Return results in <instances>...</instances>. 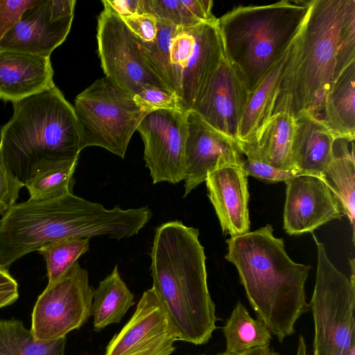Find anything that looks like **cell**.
<instances>
[{"label":"cell","instance_id":"cell-35","mask_svg":"<svg viewBox=\"0 0 355 355\" xmlns=\"http://www.w3.org/2000/svg\"><path fill=\"white\" fill-rule=\"evenodd\" d=\"M24 184L10 171L0 153V216L3 217L17 203Z\"/></svg>","mask_w":355,"mask_h":355},{"label":"cell","instance_id":"cell-40","mask_svg":"<svg viewBox=\"0 0 355 355\" xmlns=\"http://www.w3.org/2000/svg\"><path fill=\"white\" fill-rule=\"evenodd\" d=\"M119 16L144 14L141 0H103Z\"/></svg>","mask_w":355,"mask_h":355},{"label":"cell","instance_id":"cell-2","mask_svg":"<svg viewBox=\"0 0 355 355\" xmlns=\"http://www.w3.org/2000/svg\"><path fill=\"white\" fill-rule=\"evenodd\" d=\"M198 229L180 220L155 230L150 257L153 288L160 298L177 340L207 343L217 328L209 292L206 257Z\"/></svg>","mask_w":355,"mask_h":355},{"label":"cell","instance_id":"cell-1","mask_svg":"<svg viewBox=\"0 0 355 355\" xmlns=\"http://www.w3.org/2000/svg\"><path fill=\"white\" fill-rule=\"evenodd\" d=\"M152 216L146 207L108 209L73 193L42 201L29 198L16 203L0 219V266L8 270L24 255L64 239L130 238Z\"/></svg>","mask_w":355,"mask_h":355},{"label":"cell","instance_id":"cell-8","mask_svg":"<svg viewBox=\"0 0 355 355\" xmlns=\"http://www.w3.org/2000/svg\"><path fill=\"white\" fill-rule=\"evenodd\" d=\"M79 148L98 146L123 158L130 139L148 112L105 76L75 98Z\"/></svg>","mask_w":355,"mask_h":355},{"label":"cell","instance_id":"cell-14","mask_svg":"<svg viewBox=\"0 0 355 355\" xmlns=\"http://www.w3.org/2000/svg\"><path fill=\"white\" fill-rule=\"evenodd\" d=\"M285 183L284 229L289 235L313 234L320 226L341 219L344 214L339 201L320 178L302 174Z\"/></svg>","mask_w":355,"mask_h":355},{"label":"cell","instance_id":"cell-24","mask_svg":"<svg viewBox=\"0 0 355 355\" xmlns=\"http://www.w3.org/2000/svg\"><path fill=\"white\" fill-rule=\"evenodd\" d=\"M134 304V294L121 279L116 266L93 290L92 315L94 330L99 331L109 324L119 322Z\"/></svg>","mask_w":355,"mask_h":355},{"label":"cell","instance_id":"cell-5","mask_svg":"<svg viewBox=\"0 0 355 355\" xmlns=\"http://www.w3.org/2000/svg\"><path fill=\"white\" fill-rule=\"evenodd\" d=\"M310 1L282 0L239 6L217 18L224 57L248 93L254 90L291 46Z\"/></svg>","mask_w":355,"mask_h":355},{"label":"cell","instance_id":"cell-19","mask_svg":"<svg viewBox=\"0 0 355 355\" xmlns=\"http://www.w3.org/2000/svg\"><path fill=\"white\" fill-rule=\"evenodd\" d=\"M50 57L0 48V99L12 103L53 86Z\"/></svg>","mask_w":355,"mask_h":355},{"label":"cell","instance_id":"cell-18","mask_svg":"<svg viewBox=\"0 0 355 355\" xmlns=\"http://www.w3.org/2000/svg\"><path fill=\"white\" fill-rule=\"evenodd\" d=\"M193 35L195 43L182 74L178 96V108L184 113L195 109L225 59L217 20L193 26Z\"/></svg>","mask_w":355,"mask_h":355},{"label":"cell","instance_id":"cell-7","mask_svg":"<svg viewBox=\"0 0 355 355\" xmlns=\"http://www.w3.org/2000/svg\"><path fill=\"white\" fill-rule=\"evenodd\" d=\"M317 245L315 284L309 304L314 322L313 355H355L354 259L347 277L329 259L324 244Z\"/></svg>","mask_w":355,"mask_h":355},{"label":"cell","instance_id":"cell-6","mask_svg":"<svg viewBox=\"0 0 355 355\" xmlns=\"http://www.w3.org/2000/svg\"><path fill=\"white\" fill-rule=\"evenodd\" d=\"M12 105V116L1 128L0 153L24 184L42 164L78 159L73 106L55 85Z\"/></svg>","mask_w":355,"mask_h":355},{"label":"cell","instance_id":"cell-33","mask_svg":"<svg viewBox=\"0 0 355 355\" xmlns=\"http://www.w3.org/2000/svg\"><path fill=\"white\" fill-rule=\"evenodd\" d=\"M355 61V0H352L340 27L336 54L335 78ZM335 80V79H334Z\"/></svg>","mask_w":355,"mask_h":355},{"label":"cell","instance_id":"cell-22","mask_svg":"<svg viewBox=\"0 0 355 355\" xmlns=\"http://www.w3.org/2000/svg\"><path fill=\"white\" fill-rule=\"evenodd\" d=\"M321 119L336 139H355V61L335 78L327 92Z\"/></svg>","mask_w":355,"mask_h":355},{"label":"cell","instance_id":"cell-34","mask_svg":"<svg viewBox=\"0 0 355 355\" xmlns=\"http://www.w3.org/2000/svg\"><path fill=\"white\" fill-rule=\"evenodd\" d=\"M241 166L247 176H252L267 182H287L303 173L293 170H282L265 162L243 157Z\"/></svg>","mask_w":355,"mask_h":355},{"label":"cell","instance_id":"cell-11","mask_svg":"<svg viewBox=\"0 0 355 355\" xmlns=\"http://www.w3.org/2000/svg\"><path fill=\"white\" fill-rule=\"evenodd\" d=\"M137 130L144 144V159L153 183L175 184L184 180L187 113L179 110L151 111Z\"/></svg>","mask_w":355,"mask_h":355},{"label":"cell","instance_id":"cell-15","mask_svg":"<svg viewBox=\"0 0 355 355\" xmlns=\"http://www.w3.org/2000/svg\"><path fill=\"white\" fill-rule=\"evenodd\" d=\"M248 94L225 58L193 111L212 128L237 142Z\"/></svg>","mask_w":355,"mask_h":355},{"label":"cell","instance_id":"cell-31","mask_svg":"<svg viewBox=\"0 0 355 355\" xmlns=\"http://www.w3.org/2000/svg\"><path fill=\"white\" fill-rule=\"evenodd\" d=\"M143 13L153 15L157 21L178 27L200 24L184 5L183 0H141Z\"/></svg>","mask_w":355,"mask_h":355},{"label":"cell","instance_id":"cell-9","mask_svg":"<svg viewBox=\"0 0 355 355\" xmlns=\"http://www.w3.org/2000/svg\"><path fill=\"white\" fill-rule=\"evenodd\" d=\"M92 301L88 272L76 261L38 297L31 329L35 339L53 341L80 328L92 315Z\"/></svg>","mask_w":355,"mask_h":355},{"label":"cell","instance_id":"cell-41","mask_svg":"<svg viewBox=\"0 0 355 355\" xmlns=\"http://www.w3.org/2000/svg\"><path fill=\"white\" fill-rule=\"evenodd\" d=\"M242 355H279V354L269 347H257L250 349Z\"/></svg>","mask_w":355,"mask_h":355},{"label":"cell","instance_id":"cell-29","mask_svg":"<svg viewBox=\"0 0 355 355\" xmlns=\"http://www.w3.org/2000/svg\"><path fill=\"white\" fill-rule=\"evenodd\" d=\"M178 28V26L157 21V33L153 41L145 42L135 36L146 64L168 90L175 96V85L170 59V46Z\"/></svg>","mask_w":355,"mask_h":355},{"label":"cell","instance_id":"cell-32","mask_svg":"<svg viewBox=\"0 0 355 355\" xmlns=\"http://www.w3.org/2000/svg\"><path fill=\"white\" fill-rule=\"evenodd\" d=\"M194 43L193 26L179 27L171 43L170 59L178 103L180 92L182 74L191 56Z\"/></svg>","mask_w":355,"mask_h":355},{"label":"cell","instance_id":"cell-21","mask_svg":"<svg viewBox=\"0 0 355 355\" xmlns=\"http://www.w3.org/2000/svg\"><path fill=\"white\" fill-rule=\"evenodd\" d=\"M295 119L286 112L271 116L249 144L239 146L245 157L282 170H293ZM294 171V170H293Z\"/></svg>","mask_w":355,"mask_h":355},{"label":"cell","instance_id":"cell-39","mask_svg":"<svg viewBox=\"0 0 355 355\" xmlns=\"http://www.w3.org/2000/svg\"><path fill=\"white\" fill-rule=\"evenodd\" d=\"M19 297L18 284L8 270L0 266V309L13 304Z\"/></svg>","mask_w":355,"mask_h":355},{"label":"cell","instance_id":"cell-12","mask_svg":"<svg viewBox=\"0 0 355 355\" xmlns=\"http://www.w3.org/2000/svg\"><path fill=\"white\" fill-rule=\"evenodd\" d=\"M177 340L166 309L152 287L106 347L105 355H170Z\"/></svg>","mask_w":355,"mask_h":355},{"label":"cell","instance_id":"cell-16","mask_svg":"<svg viewBox=\"0 0 355 355\" xmlns=\"http://www.w3.org/2000/svg\"><path fill=\"white\" fill-rule=\"evenodd\" d=\"M205 182L223 234L232 237L250 232L248 176L241 164L219 166Z\"/></svg>","mask_w":355,"mask_h":355},{"label":"cell","instance_id":"cell-37","mask_svg":"<svg viewBox=\"0 0 355 355\" xmlns=\"http://www.w3.org/2000/svg\"><path fill=\"white\" fill-rule=\"evenodd\" d=\"M40 0H0V40L17 24L24 12Z\"/></svg>","mask_w":355,"mask_h":355},{"label":"cell","instance_id":"cell-38","mask_svg":"<svg viewBox=\"0 0 355 355\" xmlns=\"http://www.w3.org/2000/svg\"><path fill=\"white\" fill-rule=\"evenodd\" d=\"M121 17L135 37L145 42L155 40L157 33V21L153 15L144 13Z\"/></svg>","mask_w":355,"mask_h":355},{"label":"cell","instance_id":"cell-23","mask_svg":"<svg viewBox=\"0 0 355 355\" xmlns=\"http://www.w3.org/2000/svg\"><path fill=\"white\" fill-rule=\"evenodd\" d=\"M292 45V44H291ZM291 47L274 65L257 88L249 93L237 144H249L272 114L275 96Z\"/></svg>","mask_w":355,"mask_h":355},{"label":"cell","instance_id":"cell-26","mask_svg":"<svg viewBox=\"0 0 355 355\" xmlns=\"http://www.w3.org/2000/svg\"><path fill=\"white\" fill-rule=\"evenodd\" d=\"M78 160H55L36 166L24 183L30 199L42 201L73 193Z\"/></svg>","mask_w":355,"mask_h":355},{"label":"cell","instance_id":"cell-13","mask_svg":"<svg viewBox=\"0 0 355 355\" xmlns=\"http://www.w3.org/2000/svg\"><path fill=\"white\" fill-rule=\"evenodd\" d=\"M183 197L205 181L219 166L239 164L243 158L236 141L206 123L195 111L187 112Z\"/></svg>","mask_w":355,"mask_h":355},{"label":"cell","instance_id":"cell-42","mask_svg":"<svg viewBox=\"0 0 355 355\" xmlns=\"http://www.w3.org/2000/svg\"><path fill=\"white\" fill-rule=\"evenodd\" d=\"M296 355H306L305 340L302 335L299 336Z\"/></svg>","mask_w":355,"mask_h":355},{"label":"cell","instance_id":"cell-10","mask_svg":"<svg viewBox=\"0 0 355 355\" xmlns=\"http://www.w3.org/2000/svg\"><path fill=\"white\" fill-rule=\"evenodd\" d=\"M98 17V51L105 76L134 96L149 87L170 92L144 60L135 35L103 0Z\"/></svg>","mask_w":355,"mask_h":355},{"label":"cell","instance_id":"cell-4","mask_svg":"<svg viewBox=\"0 0 355 355\" xmlns=\"http://www.w3.org/2000/svg\"><path fill=\"white\" fill-rule=\"evenodd\" d=\"M352 0H311L304 21L294 39L275 96L272 114L294 119L315 114L335 79L340 27Z\"/></svg>","mask_w":355,"mask_h":355},{"label":"cell","instance_id":"cell-44","mask_svg":"<svg viewBox=\"0 0 355 355\" xmlns=\"http://www.w3.org/2000/svg\"><path fill=\"white\" fill-rule=\"evenodd\" d=\"M201 355H204V354H201Z\"/></svg>","mask_w":355,"mask_h":355},{"label":"cell","instance_id":"cell-25","mask_svg":"<svg viewBox=\"0 0 355 355\" xmlns=\"http://www.w3.org/2000/svg\"><path fill=\"white\" fill-rule=\"evenodd\" d=\"M339 149L334 150V156L320 176L339 201L342 211L353 228L354 241L355 220V158L354 145L351 152L347 147L349 141L338 139Z\"/></svg>","mask_w":355,"mask_h":355},{"label":"cell","instance_id":"cell-3","mask_svg":"<svg viewBox=\"0 0 355 355\" xmlns=\"http://www.w3.org/2000/svg\"><path fill=\"white\" fill-rule=\"evenodd\" d=\"M225 259L236 268L249 302L279 342L295 333L297 319L309 310L304 284L310 266L292 261L282 239L267 224L226 240Z\"/></svg>","mask_w":355,"mask_h":355},{"label":"cell","instance_id":"cell-30","mask_svg":"<svg viewBox=\"0 0 355 355\" xmlns=\"http://www.w3.org/2000/svg\"><path fill=\"white\" fill-rule=\"evenodd\" d=\"M90 238H68L51 243L37 252L46 265L48 284L61 278L89 249Z\"/></svg>","mask_w":355,"mask_h":355},{"label":"cell","instance_id":"cell-43","mask_svg":"<svg viewBox=\"0 0 355 355\" xmlns=\"http://www.w3.org/2000/svg\"><path fill=\"white\" fill-rule=\"evenodd\" d=\"M216 355H242V354H235V353L228 352L225 351L223 352L218 353Z\"/></svg>","mask_w":355,"mask_h":355},{"label":"cell","instance_id":"cell-17","mask_svg":"<svg viewBox=\"0 0 355 355\" xmlns=\"http://www.w3.org/2000/svg\"><path fill=\"white\" fill-rule=\"evenodd\" d=\"M73 18H55L50 0H40L24 12L17 24L0 40V48L50 57L66 40Z\"/></svg>","mask_w":355,"mask_h":355},{"label":"cell","instance_id":"cell-28","mask_svg":"<svg viewBox=\"0 0 355 355\" xmlns=\"http://www.w3.org/2000/svg\"><path fill=\"white\" fill-rule=\"evenodd\" d=\"M66 341H38L21 321L0 320V355H64Z\"/></svg>","mask_w":355,"mask_h":355},{"label":"cell","instance_id":"cell-27","mask_svg":"<svg viewBox=\"0 0 355 355\" xmlns=\"http://www.w3.org/2000/svg\"><path fill=\"white\" fill-rule=\"evenodd\" d=\"M226 352L243 354L257 347H269L272 335L265 323L251 317L239 302L223 327Z\"/></svg>","mask_w":355,"mask_h":355},{"label":"cell","instance_id":"cell-36","mask_svg":"<svg viewBox=\"0 0 355 355\" xmlns=\"http://www.w3.org/2000/svg\"><path fill=\"white\" fill-rule=\"evenodd\" d=\"M133 98L141 108L148 112L163 109L179 110L176 96L157 87L146 88L135 95Z\"/></svg>","mask_w":355,"mask_h":355},{"label":"cell","instance_id":"cell-20","mask_svg":"<svg viewBox=\"0 0 355 355\" xmlns=\"http://www.w3.org/2000/svg\"><path fill=\"white\" fill-rule=\"evenodd\" d=\"M295 123L293 170L320 178L334 158L337 139L314 113L302 112L295 119Z\"/></svg>","mask_w":355,"mask_h":355}]
</instances>
